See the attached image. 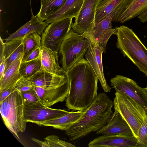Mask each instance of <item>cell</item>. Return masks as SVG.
I'll return each mask as SVG.
<instances>
[{
  "instance_id": "6da1fadb",
  "label": "cell",
  "mask_w": 147,
  "mask_h": 147,
  "mask_svg": "<svg viewBox=\"0 0 147 147\" xmlns=\"http://www.w3.org/2000/svg\"><path fill=\"white\" fill-rule=\"evenodd\" d=\"M67 73L70 87L65 106L69 110L83 111L97 96L98 79L88 61L84 57Z\"/></svg>"
},
{
  "instance_id": "7a4b0ae2",
  "label": "cell",
  "mask_w": 147,
  "mask_h": 147,
  "mask_svg": "<svg viewBox=\"0 0 147 147\" xmlns=\"http://www.w3.org/2000/svg\"><path fill=\"white\" fill-rule=\"evenodd\" d=\"M113 102L104 93H100L84 111L83 118L65 131V134L73 140L80 139L90 133L98 131L106 125L113 113Z\"/></svg>"
},
{
  "instance_id": "3957f363",
  "label": "cell",
  "mask_w": 147,
  "mask_h": 147,
  "mask_svg": "<svg viewBox=\"0 0 147 147\" xmlns=\"http://www.w3.org/2000/svg\"><path fill=\"white\" fill-rule=\"evenodd\" d=\"M115 29L117 48L147 76V49L132 29L123 25Z\"/></svg>"
},
{
  "instance_id": "277c9868",
  "label": "cell",
  "mask_w": 147,
  "mask_h": 147,
  "mask_svg": "<svg viewBox=\"0 0 147 147\" xmlns=\"http://www.w3.org/2000/svg\"><path fill=\"white\" fill-rule=\"evenodd\" d=\"M0 113L3 122L10 131L19 138L18 134L26 129L24 103L21 93L16 89L0 102Z\"/></svg>"
},
{
  "instance_id": "5b68a950",
  "label": "cell",
  "mask_w": 147,
  "mask_h": 147,
  "mask_svg": "<svg viewBox=\"0 0 147 147\" xmlns=\"http://www.w3.org/2000/svg\"><path fill=\"white\" fill-rule=\"evenodd\" d=\"M92 44L89 39L76 33L71 28L64 38L59 50L64 70L68 72L75 63L83 58L88 48Z\"/></svg>"
},
{
  "instance_id": "8992f818",
  "label": "cell",
  "mask_w": 147,
  "mask_h": 147,
  "mask_svg": "<svg viewBox=\"0 0 147 147\" xmlns=\"http://www.w3.org/2000/svg\"><path fill=\"white\" fill-rule=\"evenodd\" d=\"M115 95L113 101L115 111L120 114L137 138L139 129L147 118L146 110L129 96L119 92Z\"/></svg>"
},
{
  "instance_id": "52a82bcc",
  "label": "cell",
  "mask_w": 147,
  "mask_h": 147,
  "mask_svg": "<svg viewBox=\"0 0 147 147\" xmlns=\"http://www.w3.org/2000/svg\"><path fill=\"white\" fill-rule=\"evenodd\" d=\"M102 0H84L79 14L72 25L71 28L75 32L87 38L92 42L96 11Z\"/></svg>"
},
{
  "instance_id": "ba28073f",
  "label": "cell",
  "mask_w": 147,
  "mask_h": 147,
  "mask_svg": "<svg viewBox=\"0 0 147 147\" xmlns=\"http://www.w3.org/2000/svg\"><path fill=\"white\" fill-rule=\"evenodd\" d=\"M72 19L68 18L49 24L42 33L41 46L45 45L58 53L64 38L71 28Z\"/></svg>"
},
{
  "instance_id": "9c48e42d",
  "label": "cell",
  "mask_w": 147,
  "mask_h": 147,
  "mask_svg": "<svg viewBox=\"0 0 147 147\" xmlns=\"http://www.w3.org/2000/svg\"><path fill=\"white\" fill-rule=\"evenodd\" d=\"M69 112L64 110L50 108L42 102L36 104L24 103V115L26 120L27 122L34 123L38 125L59 118Z\"/></svg>"
},
{
  "instance_id": "30bf717a",
  "label": "cell",
  "mask_w": 147,
  "mask_h": 147,
  "mask_svg": "<svg viewBox=\"0 0 147 147\" xmlns=\"http://www.w3.org/2000/svg\"><path fill=\"white\" fill-rule=\"evenodd\" d=\"M111 85L119 92L126 95L141 105L146 110L147 108V96L144 88L139 86L132 80L116 75L111 80Z\"/></svg>"
},
{
  "instance_id": "8fae6325",
  "label": "cell",
  "mask_w": 147,
  "mask_h": 147,
  "mask_svg": "<svg viewBox=\"0 0 147 147\" xmlns=\"http://www.w3.org/2000/svg\"><path fill=\"white\" fill-rule=\"evenodd\" d=\"M131 0H102L99 4L95 18V25L110 15L112 21H119V18Z\"/></svg>"
},
{
  "instance_id": "7c38bea8",
  "label": "cell",
  "mask_w": 147,
  "mask_h": 147,
  "mask_svg": "<svg viewBox=\"0 0 147 147\" xmlns=\"http://www.w3.org/2000/svg\"><path fill=\"white\" fill-rule=\"evenodd\" d=\"M103 52H105L103 48L94 43L89 47L85 56L96 75L104 92H109L111 88L108 85L104 74L102 61Z\"/></svg>"
},
{
  "instance_id": "4fadbf2b",
  "label": "cell",
  "mask_w": 147,
  "mask_h": 147,
  "mask_svg": "<svg viewBox=\"0 0 147 147\" xmlns=\"http://www.w3.org/2000/svg\"><path fill=\"white\" fill-rule=\"evenodd\" d=\"M138 141L134 136L103 135L95 138L88 144L89 147H136Z\"/></svg>"
},
{
  "instance_id": "5bb4252c",
  "label": "cell",
  "mask_w": 147,
  "mask_h": 147,
  "mask_svg": "<svg viewBox=\"0 0 147 147\" xmlns=\"http://www.w3.org/2000/svg\"><path fill=\"white\" fill-rule=\"evenodd\" d=\"M69 81L61 85L46 89L33 86L42 103L49 107L65 100L69 92Z\"/></svg>"
},
{
  "instance_id": "9a60e30c",
  "label": "cell",
  "mask_w": 147,
  "mask_h": 147,
  "mask_svg": "<svg viewBox=\"0 0 147 147\" xmlns=\"http://www.w3.org/2000/svg\"><path fill=\"white\" fill-rule=\"evenodd\" d=\"M107 123L106 125L97 131L96 134L134 136L128 123L115 111L109 117Z\"/></svg>"
},
{
  "instance_id": "2e32d148",
  "label": "cell",
  "mask_w": 147,
  "mask_h": 147,
  "mask_svg": "<svg viewBox=\"0 0 147 147\" xmlns=\"http://www.w3.org/2000/svg\"><path fill=\"white\" fill-rule=\"evenodd\" d=\"M33 86L48 89L58 86L69 82L66 72L57 75L41 69L29 79Z\"/></svg>"
},
{
  "instance_id": "e0dca14e",
  "label": "cell",
  "mask_w": 147,
  "mask_h": 147,
  "mask_svg": "<svg viewBox=\"0 0 147 147\" xmlns=\"http://www.w3.org/2000/svg\"><path fill=\"white\" fill-rule=\"evenodd\" d=\"M49 24L45 21H41L36 15L32 14L31 19L10 34L5 40V42L12 40H23L34 33L36 32L41 35Z\"/></svg>"
},
{
  "instance_id": "ac0fdd59",
  "label": "cell",
  "mask_w": 147,
  "mask_h": 147,
  "mask_svg": "<svg viewBox=\"0 0 147 147\" xmlns=\"http://www.w3.org/2000/svg\"><path fill=\"white\" fill-rule=\"evenodd\" d=\"M112 18L109 15L97 24L93 29L92 36V43H96L106 51L107 42L114 34L115 28H112Z\"/></svg>"
},
{
  "instance_id": "d6986e66",
  "label": "cell",
  "mask_w": 147,
  "mask_h": 147,
  "mask_svg": "<svg viewBox=\"0 0 147 147\" xmlns=\"http://www.w3.org/2000/svg\"><path fill=\"white\" fill-rule=\"evenodd\" d=\"M84 0H67L55 13L50 16L45 21L49 23L68 18H76L78 16Z\"/></svg>"
},
{
  "instance_id": "ffe728a7",
  "label": "cell",
  "mask_w": 147,
  "mask_h": 147,
  "mask_svg": "<svg viewBox=\"0 0 147 147\" xmlns=\"http://www.w3.org/2000/svg\"><path fill=\"white\" fill-rule=\"evenodd\" d=\"M40 47L42 69L57 75L65 74L66 72L59 64L57 52L45 45L42 46Z\"/></svg>"
},
{
  "instance_id": "44dd1931",
  "label": "cell",
  "mask_w": 147,
  "mask_h": 147,
  "mask_svg": "<svg viewBox=\"0 0 147 147\" xmlns=\"http://www.w3.org/2000/svg\"><path fill=\"white\" fill-rule=\"evenodd\" d=\"M84 111L69 112L58 118L40 123L38 125L49 126L54 128L65 131L73 124L83 118Z\"/></svg>"
},
{
  "instance_id": "7402d4cb",
  "label": "cell",
  "mask_w": 147,
  "mask_h": 147,
  "mask_svg": "<svg viewBox=\"0 0 147 147\" xmlns=\"http://www.w3.org/2000/svg\"><path fill=\"white\" fill-rule=\"evenodd\" d=\"M24 52V44L23 40H12L4 43L3 55L6 61L4 73L14 61L23 56Z\"/></svg>"
},
{
  "instance_id": "603a6c76",
  "label": "cell",
  "mask_w": 147,
  "mask_h": 147,
  "mask_svg": "<svg viewBox=\"0 0 147 147\" xmlns=\"http://www.w3.org/2000/svg\"><path fill=\"white\" fill-rule=\"evenodd\" d=\"M23 57L14 61L0 78V91L14 86L22 76L19 69Z\"/></svg>"
},
{
  "instance_id": "cb8c5ba5",
  "label": "cell",
  "mask_w": 147,
  "mask_h": 147,
  "mask_svg": "<svg viewBox=\"0 0 147 147\" xmlns=\"http://www.w3.org/2000/svg\"><path fill=\"white\" fill-rule=\"evenodd\" d=\"M147 9V0H131L121 15L119 21L125 23L138 17Z\"/></svg>"
},
{
  "instance_id": "d4e9b609",
  "label": "cell",
  "mask_w": 147,
  "mask_h": 147,
  "mask_svg": "<svg viewBox=\"0 0 147 147\" xmlns=\"http://www.w3.org/2000/svg\"><path fill=\"white\" fill-rule=\"evenodd\" d=\"M66 0H40V9L37 16L42 21L46 20L50 16L57 11Z\"/></svg>"
},
{
  "instance_id": "484cf974",
  "label": "cell",
  "mask_w": 147,
  "mask_h": 147,
  "mask_svg": "<svg viewBox=\"0 0 147 147\" xmlns=\"http://www.w3.org/2000/svg\"><path fill=\"white\" fill-rule=\"evenodd\" d=\"M42 69L40 58L30 61L21 62L19 69L22 77L29 79Z\"/></svg>"
},
{
  "instance_id": "4316f807",
  "label": "cell",
  "mask_w": 147,
  "mask_h": 147,
  "mask_svg": "<svg viewBox=\"0 0 147 147\" xmlns=\"http://www.w3.org/2000/svg\"><path fill=\"white\" fill-rule=\"evenodd\" d=\"M40 35L37 33H34L23 39L24 52L22 62H24L31 53L41 46V37Z\"/></svg>"
},
{
  "instance_id": "83f0119b",
  "label": "cell",
  "mask_w": 147,
  "mask_h": 147,
  "mask_svg": "<svg viewBox=\"0 0 147 147\" xmlns=\"http://www.w3.org/2000/svg\"><path fill=\"white\" fill-rule=\"evenodd\" d=\"M136 147H147V118L139 129Z\"/></svg>"
},
{
  "instance_id": "f1b7e54d",
  "label": "cell",
  "mask_w": 147,
  "mask_h": 147,
  "mask_svg": "<svg viewBox=\"0 0 147 147\" xmlns=\"http://www.w3.org/2000/svg\"><path fill=\"white\" fill-rule=\"evenodd\" d=\"M44 139L51 147H76L75 145L69 142L60 140L59 137L54 135L48 136Z\"/></svg>"
},
{
  "instance_id": "f546056e",
  "label": "cell",
  "mask_w": 147,
  "mask_h": 147,
  "mask_svg": "<svg viewBox=\"0 0 147 147\" xmlns=\"http://www.w3.org/2000/svg\"><path fill=\"white\" fill-rule=\"evenodd\" d=\"M24 103L36 104L41 102L37 93L32 88L20 92Z\"/></svg>"
},
{
  "instance_id": "4dcf8cb0",
  "label": "cell",
  "mask_w": 147,
  "mask_h": 147,
  "mask_svg": "<svg viewBox=\"0 0 147 147\" xmlns=\"http://www.w3.org/2000/svg\"><path fill=\"white\" fill-rule=\"evenodd\" d=\"M33 86L29 79L22 77L16 82L14 87L16 89L21 92L30 90L32 88Z\"/></svg>"
},
{
  "instance_id": "1f68e13d",
  "label": "cell",
  "mask_w": 147,
  "mask_h": 147,
  "mask_svg": "<svg viewBox=\"0 0 147 147\" xmlns=\"http://www.w3.org/2000/svg\"><path fill=\"white\" fill-rule=\"evenodd\" d=\"M40 47H41L37 48L31 53L26 58L25 61H28L40 58L41 55Z\"/></svg>"
},
{
  "instance_id": "d6a6232c",
  "label": "cell",
  "mask_w": 147,
  "mask_h": 147,
  "mask_svg": "<svg viewBox=\"0 0 147 147\" xmlns=\"http://www.w3.org/2000/svg\"><path fill=\"white\" fill-rule=\"evenodd\" d=\"M16 89L14 86L0 91V102L3 101Z\"/></svg>"
},
{
  "instance_id": "836d02e7",
  "label": "cell",
  "mask_w": 147,
  "mask_h": 147,
  "mask_svg": "<svg viewBox=\"0 0 147 147\" xmlns=\"http://www.w3.org/2000/svg\"><path fill=\"white\" fill-rule=\"evenodd\" d=\"M0 78L2 76L6 65V61L3 54H0Z\"/></svg>"
},
{
  "instance_id": "e575fe53",
  "label": "cell",
  "mask_w": 147,
  "mask_h": 147,
  "mask_svg": "<svg viewBox=\"0 0 147 147\" xmlns=\"http://www.w3.org/2000/svg\"><path fill=\"white\" fill-rule=\"evenodd\" d=\"M32 140L37 143L42 147H51L50 145L46 141H43L34 138H32Z\"/></svg>"
},
{
  "instance_id": "d590c367",
  "label": "cell",
  "mask_w": 147,
  "mask_h": 147,
  "mask_svg": "<svg viewBox=\"0 0 147 147\" xmlns=\"http://www.w3.org/2000/svg\"><path fill=\"white\" fill-rule=\"evenodd\" d=\"M137 17L141 22L144 23L147 22V9Z\"/></svg>"
},
{
  "instance_id": "8d00e7d4",
  "label": "cell",
  "mask_w": 147,
  "mask_h": 147,
  "mask_svg": "<svg viewBox=\"0 0 147 147\" xmlns=\"http://www.w3.org/2000/svg\"><path fill=\"white\" fill-rule=\"evenodd\" d=\"M144 88L145 90L147 96V86L146 88Z\"/></svg>"
},
{
  "instance_id": "74e56055",
  "label": "cell",
  "mask_w": 147,
  "mask_h": 147,
  "mask_svg": "<svg viewBox=\"0 0 147 147\" xmlns=\"http://www.w3.org/2000/svg\"><path fill=\"white\" fill-rule=\"evenodd\" d=\"M145 110H146V116H147V108Z\"/></svg>"
}]
</instances>
